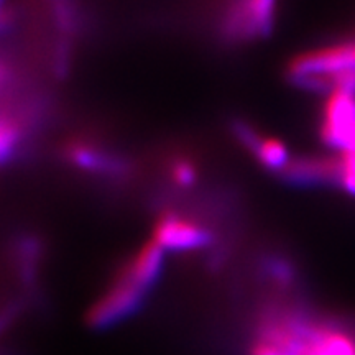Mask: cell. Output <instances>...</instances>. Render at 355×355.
I'll return each mask as SVG.
<instances>
[{
  "label": "cell",
  "instance_id": "1",
  "mask_svg": "<svg viewBox=\"0 0 355 355\" xmlns=\"http://www.w3.org/2000/svg\"><path fill=\"white\" fill-rule=\"evenodd\" d=\"M165 250L150 239L121 265L115 277L86 313L87 326L101 329L135 313L162 273Z\"/></svg>",
  "mask_w": 355,
  "mask_h": 355
},
{
  "label": "cell",
  "instance_id": "2",
  "mask_svg": "<svg viewBox=\"0 0 355 355\" xmlns=\"http://www.w3.org/2000/svg\"><path fill=\"white\" fill-rule=\"evenodd\" d=\"M355 69V42H343L304 51L291 58L286 73L291 81L311 91L326 79Z\"/></svg>",
  "mask_w": 355,
  "mask_h": 355
},
{
  "label": "cell",
  "instance_id": "3",
  "mask_svg": "<svg viewBox=\"0 0 355 355\" xmlns=\"http://www.w3.org/2000/svg\"><path fill=\"white\" fill-rule=\"evenodd\" d=\"M152 241L165 252H189L206 247L211 242V232L193 217L166 211L155 220Z\"/></svg>",
  "mask_w": 355,
  "mask_h": 355
},
{
  "label": "cell",
  "instance_id": "4",
  "mask_svg": "<svg viewBox=\"0 0 355 355\" xmlns=\"http://www.w3.org/2000/svg\"><path fill=\"white\" fill-rule=\"evenodd\" d=\"M355 130V94L344 91L329 92L322 107L319 137L331 148L343 152L350 133Z\"/></svg>",
  "mask_w": 355,
  "mask_h": 355
},
{
  "label": "cell",
  "instance_id": "5",
  "mask_svg": "<svg viewBox=\"0 0 355 355\" xmlns=\"http://www.w3.org/2000/svg\"><path fill=\"white\" fill-rule=\"evenodd\" d=\"M278 0H235L225 17V28L241 40L263 37L273 28Z\"/></svg>",
  "mask_w": 355,
  "mask_h": 355
},
{
  "label": "cell",
  "instance_id": "6",
  "mask_svg": "<svg viewBox=\"0 0 355 355\" xmlns=\"http://www.w3.org/2000/svg\"><path fill=\"white\" fill-rule=\"evenodd\" d=\"M282 175L293 183H339V157L291 158Z\"/></svg>",
  "mask_w": 355,
  "mask_h": 355
},
{
  "label": "cell",
  "instance_id": "7",
  "mask_svg": "<svg viewBox=\"0 0 355 355\" xmlns=\"http://www.w3.org/2000/svg\"><path fill=\"white\" fill-rule=\"evenodd\" d=\"M237 132L243 144L254 153L257 162L266 170L282 173L290 163V152L282 140L275 139V137L261 135V133L250 130L247 127H239Z\"/></svg>",
  "mask_w": 355,
  "mask_h": 355
},
{
  "label": "cell",
  "instance_id": "8",
  "mask_svg": "<svg viewBox=\"0 0 355 355\" xmlns=\"http://www.w3.org/2000/svg\"><path fill=\"white\" fill-rule=\"evenodd\" d=\"M64 155L71 163H74L79 168H84V170H107L110 166L107 155H104L99 148L87 144V141H73V144L66 146Z\"/></svg>",
  "mask_w": 355,
  "mask_h": 355
},
{
  "label": "cell",
  "instance_id": "9",
  "mask_svg": "<svg viewBox=\"0 0 355 355\" xmlns=\"http://www.w3.org/2000/svg\"><path fill=\"white\" fill-rule=\"evenodd\" d=\"M168 175H170L171 183L178 188H189V186L196 184L199 170L194 159L178 157L171 159L170 166H168Z\"/></svg>",
  "mask_w": 355,
  "mask_h": 355
},
{
  "label": "cell",
  "instance_id": "10",
  "mask_svg": "<svg viewBox=\"0 0 355 355\" xmlns=\"http://www.w3.org/2000/svg\"><path fill=\"white\" fill-rule=\"evenodd\" d=\"M20 139V127L13 119L0 115V162L10 157Z\"/></svg>",
  "mask_w": 355,
  "mask_h": 355
},
{
  "label": "cell",
  "instance_id": "11",
  "mask_svg": "<svg viewBox=\"0 0 355 355\" xmlns=\"http://www.w3.org/2000/svg\"><path fill=\"white\" fill-rule=\"evenodd\" d=\"M7 76H8L7 68L2 63H0V86H2V84L7 81Z\"/></svg>",
  "mask_w": 355,
  "mask_h": 355
},
{
  "label": "cell",
  "instance_id": "12",
  "mask_svg": "<svg viewBox=\"0 0 355 355\" xmlns=\"http://www.w3.org/2000/svg\"><path fill=\"white\" fill-rule=\"evenodd\" d=\"M2 2H3V0H0V7H2ZM0 13H2V8H0Z\"/></svg>",
  "mask_w": 355,
  "mask_h": 355
}]
</instances>
